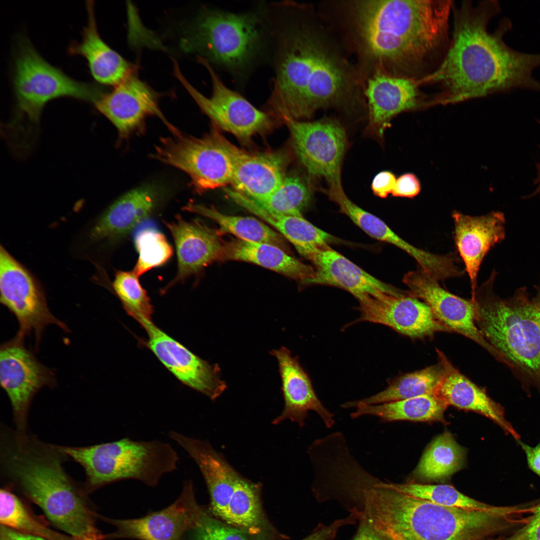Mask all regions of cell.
Returning <instances> with one entry per match:
<instances>
[{
    "instance_id": "obj_47",
    "label": "cell",
    "mask_w": 540,
    "mask_h": 540,
    "mask_svg": "<svg viewBox=\"0 0 540 540\" xmlns=\"http://www.w3.org/2000/svg\"><path fill=\"white\" fill-rule=\"evenodd\" d=\"M396 180L394 174L391 172H380L372 180V190L375 196L380 198H386L388 194L392 193Z\"/></svg>"
},
{
    "instance_id": "obj_25",
    "label": "cell",
    "mask_w": 540,
    "mask_h": 540,
    "mask_svg": "<svg viewBox=\"0 0 540 540\" xmlns=\"http://www.w3.org/2000/svg\"><path fill=\"white\" fill-rule=\"evenodd\" d=\"M169 436L194 460L205 481L212 513L226 522L228 506L239 474L208 440L170 431Z\"/></svg>"
},
{
    "instance_id": "obj_34",
    "label": "cell",
    "mask_w": 540,
    "mask_h": 540,
    "mask_svg": "<svg viewBox=\"0 0 540 540\" xmlns=\"http://www.w3.org/2000/svg\"><path fill=\"white\" fill-rule=\"evenodd\" d=\"M260 489V484L239 473L228 510V523L255 536L262 535L268 528L261 505Z\"/></svg>"
},
{
    "instance_id": "obj_39",
    "label": "cell",
    "mask_w": 540,
    "mask_h": 540,
    "mask_svg": "<svg viewBox=\"0 0 540 540\" xmlns=\"http://www.w3.org/2000/svg\"><path fill=\"white\" fill-rule=\"evenodd\" d=\"M312 194L308 183L300 176L293 174L286 176L279 188L265 200H254L274 214L302 216V212L310 202Z\"/></svg>"
},
{
    "instance_id": "obj_28",
    "label": "cell",
    "mask_w": 540,
    "mask_h": 540,
    "mask_svg": "<svg viewBox=\"0 0 540 540\" xmlns=\"http://www.w3.org/2000/svg\"><path fill=\"white\" fill-rule=\"evenodd\" d=\"M307 258L314 266V274L307 284L337 286L350 292L357 299L380 292H404L375 278L328 245L316 250Z\"/></svg>"
},
{
    "instance_id": "obj_52",
    "label": "cell",
    "mask_w": 540,
    "mask_h": 540,
    "mask_svg": "<svg viewBox=\"0 0 540 540\" xmlns=\"http://www.w3.org/2000/svg\"><path fill=\"white\" fill-rule=\"evenodd\" d=\"M532 301L536 307L540 310V290L538 292L536 296Z\"/></svg>"
},
{
    "instance_id": "obj_23",
    "label": "cell",
    "mask_w": 540,
    "mask_h": 540,
    "mask_svg": "<svg viewBox=\"0 0 540 540\" xmlns=\"http://www.w3.org/2000/svg\"><path fill=\"white\" fill-rule=\"evenodd\" d=\"M454 238L471 286L472 296L477 290L478 270L490 248L504 237V214L494 212L482 216L452 213Z\"/></svg>"
},
{
    "instance_id": "obj_11",
    "label": "cell",
    "mask_w": 540,
    "mask_h": 540,
    "mask_svg": "<svg viewBox=\"0 0 540 540\" xmlns=\"http://www.w3.org/2000/svg\"><path fill=\"white\" fill-rule=\"evenodd\" d=\"M0 300L16 318L19 330L16 334L24 338L33 333L37 344L45 328L54 324L65 332L68 328L52 314L44 289L36 276L0 246Z\"/></svg>"
},
{
    "instance_id": "obj_10",
    "label": "cell",
    "mask_w": 540,
    "mask_h": 540,
    "mask_svg": "<svg viewBox=\"0 0 540 540\" xmlns=\"http://www.w3.org/2000/svg\"><path fill=\"white\" fill-rule=\"evenodd\" d=\"M164 138L152 157L186 174L198 192L231 183L234 162L231 143L214 131L200 138L182 134Z\"/></svg>"
},
{
    "instance_id": "obj_1",
    "label": "cell",
    "mask_w": 540,
    "mask_h": 540,
    "mask_svg": "<svg viewBox=\"0 0 540 540\" xmlns=\"http://www.w3.org/2000/svg\"><path fill=\"white\" fill-rule=\"evenodd\" d=\"M452 38L446 54L430 74L418 82L432 83L440 88L436 100L441 104L455 103L514 88L540 92V82L532 76L540 66V54L516 50L504 42L512 28L504 18L494 32L490 20L500 11L497 0L473 4L464 1L453 5Z\"/></svg>"
},
{
    "instance_id": "obj_17",
    "label": "cell",
    "mask_w": 540,
    "mask_h": 540,
    "mask_svg": "<svg viewBox=\"0 0 540 540\" xmlns=\"http://www.w3.org/2000/svg\"><path fill=\"white\" fill-rule=\"evenodd\" d=\"M402 280L408 288L410 294L426 304L438 319L451 332L473 340L497 360L504 362L476 326L474 300L452 294L442 287L438 280L420 270L408 272Z\"/></svg>"
},
{
    "instance_id": "obj_24",
    "label": "cell",
    "mask_w": 540,
    "mask_h": 540,
    "mask_svg": "<svg viewBox=\"0 0 540 540\" xmlns=\"http://www.w3.org/2000/svg\"><path fill=\"white\" fill-rule=\"evenodd\" d=\"M157 200L156 191L148 186L126 192L89 225L84 232V244L92 247L128 233L149 216Z\"/></svg>"
},
{
    "instance_id": "obj_4",
    "label": "cell",
    "mask_w": 540,
    "mask_h": 540,
    "mask_svg": "<svg viewBox=\"0 0 540 540\" xmlns=\"http://www.w3.org/2000/svg\"><path fill=\"white\" fill-rule=\"evenodd\" d=\"M270 104L298 120L334 102L346 82L344 58L311 24L290 26L282 38Z\"/></svg>"
},
{
    "instance_id": "obj_9",
    "label": "cell",
    "mask_w": 540,
    "mask_h": 540,
    "mask_svg": "<svg viewBox=\"0 0 540 540\" xmlns=\"http://www.w3.org/2000/svg\"><path fill=\"white\" fill-rule=\"evenodd\" d=\"M260 22L252 14L216 10L203 12L181 40L186 52L230 68L244 66L258 52Z\"/></svg>"
},
{
    "instance_id": "obj_16",
    "label": "cell",
    "mask_w": 540,
    "mask_h": 540,
    "mask_svg": "<svg viewBox=\"0 0 540 540\" xmlns=\"http://www.w3.org/2000/svg\"><path fill=\"white\" fill-rule=\"evenodd\" d=\"M203 510L196 500L192 480H186L176 500L161 510L134 519L100 518L116 528L114 532L105 534V540H182L186 532L194 528Z\"/></svg>"
},
{
    "instance_id": "obj_29",
    "label": "cell",
    "mask_w": 540,
    "mask_h": 540,
    "mask_svg": "<svg viewBox=\"0 0 540 540\" xmlns=\"http://www.w3.org/2000/svg\"><path fill=\"white\" fill-rule=\"evenodd\" d=\"M86 10L88 22L82 32V40L80 42H72L68 52L86 60L92 76L98 82L114 86L134 74L136 68L102 38L93 1L87 2Z\"/></svg>"
},
{
    "instance_id": "obj_36",
    "label": "cell",
    "mask_w": 540,
    "mask_h": 540,
    "mask_svg": "<svg viewBox=\"0 0 540 540\" xmlns=\"http://www.w3.org/2000/svg\"><path fill=\"white\" fill-rule=\"evenodd\" d=\"M444 373L442 365L438 361L437 364L397 376L383 390L356 401L366 404H377L425 394H436Z\"/></svg>"
},
{
    "instance_id": "obj_27",
    "label": "cell",
    "mask_w": 540,
    "mask_h": 540,
    "mask_svg": "<svg viewBox=\"0 0 540 540\" xmlns=\"http://www.w3.org/2000/svg\"><path fill=\"white\" fill-rule=\"evenodd\" d=\"M444 376L436 394L448 406L472 411L489 418L516 441L520 436L506 419L504 408L492 400L484 388L461 373L440 350L436 349Z\"/></svg>"
},
{
    "instance_id": "obj_8",
    "label": "cell",
    "mask_w": 540,
    "mask_h": 540,
    "mask_svg": "<svg viewBox=\"0 0 540 540\" xmlns=\"http://www.w3.org/2000/svg\"><path fill=\"white\" fill-rule=\"evenodd\" d=\"M14 64V126L20 120L36 124L44 106L54 98L70 97L94 102L102 92L96 84L76 80L50 64L24 37L18 40Z\"/></svg>"
},
{
    "instance_id": "obj_7",
    "label": "cell",
    "mask_w": 540,
    "mask_h": 540,
    "mask_svg": "<svg viewBox=\"0 0 540 540\" xmlns=\"http://www.w3.org/2000/svg\"><path fill=\"white\" fill-rule=\"evenodd\" d=\"M70 459L83 468L89 494L110 484L136 480L156 486L164 474L177 468L178 454L168 443L136 441L128 438L83 446H60Z\"/></svg>"
},
{
    "instance_id": "obj_40",
    "label": "cell",
    "mask_w": 540,
    "mask_h": 540,
    "mask_svg": "<svg viewBox=\"0 0 540 540\" xmlns=\"http://www.w3.org/2000/svg\"><path fill=\"white\" fill-rule=\"evenodd\" d=\"M134 241L138 258L132 272L138 276L165 264L172 254V248L165 236L151 225L138 228Z\"/></svg>"
},
{
    "instance_id": "obj_3",
    "label": "cell",
    "mask_w": 540,
    "mask_h": 540,
    "mask_svg": "<svg viewBox=\"0 0 540 540\" xmlns=\"http://www.w3.org/2000/svg\"><path fill=\"white\" fill-rule=\"evenodd\" d=\"M364 518L391 540H486L507 528L516 506L470 510L440 506L398 491L380 478L364 490Z\"/></svg>"
},
{
    "instance_id": "obj_2",
    "label": "cell",
    "mask_w": 540,
    "mask_h": 540,
    "mask_svg": "<svg viewBox=\"0 0 540 540\" xmlns=\"http://www.w3.org/2000/svg\"><path fill=\"white\" fill-rule=\"evenodd\" d=\"M345 6L351 37L366 64L376 67L375 71L416 82L432 72L443 32L430 2L356 0Z\"/></svg>"
},
{
    "instance_id": "obj_14",
    "label": "cell",
    "mask_w": 540,
    "mask_h": 540,
    "mask_svg": "<svg viewBox=\"0 0 540 540\" xmlns=\"http://www.w3.org/2000/svg\"><path fill=\"white\" fill-rule=\"evenodd\" d=\"M0 380L10 401L16 428L28 430L29 410L34 398L45 386L53 387V372L26 348L16 335L0 346Z\"/></svg>"
},
{
    "instance_id": "obj_46",
    "label": "cell",
    "mask_w": 540,
    "mask_h": 540,
    "mask_svg": "<svg viewBox=\"0 0 540 540\" xmlns=\"http://www.w3.org/2000/svg\"><path fill=\"white\" fill-rule=\"evenodd\" d=\"M420 190V184L416 176L412 174L407 173L396 179L392 194L396 197L412 198Z\"/></svg>"
},
{
    "instance_id": "obj_19",
    "label": "cell",
    "mask_w": 540,
    "mask_h": 540,
    "mask_svg": "<svg viewBox=\"0 0 540 540\" xmlns=\"http://www.w3.org/2000/svg\"><path fill=\"white\" fill-rule=\"evenodd\" d=\"M94 103L123 138L140 128L146 118L150 116L160 118L172 133L178 130L160 110L156 93L134 74L114 86L112 91L102 92Z\"/></svg>"
},
{
    "instance_id": "obj_5",
    "label": "cell",
    "mask_w": 540,
    "mask_h": 540,
    "mask_svg": "<svg viewBox=\"0 0 540 540\" xmlns=\"http://www.w3.org/2000/svg\"><path fill=\"white\" fill-rule=\"evenodd\" d=\"M67 456L56 446L40 445L20 454L8 482L38 505L57 528L76 540H105L96 526L99 516L84 486L65 470Z\"/></svg>"
},
{
    "instance_id": "obj_31",
    "label": "cell",
    "mask_w": 540,
    "mask_h": 540,
    "mask_svg": "<svg viewBox=\"0 0 540 540\" xmlns=\"http://www.w3.org/2000/svg\"><path fill=\"white\" fill-rule=\"evenodd\" d=\"M230 198L276 229L306 258L317 250L336 241L332 236L317 228L302 216L271 213L252 198L236 192H232Z\"/></svg>"
},
{
    "instance_id": "obj_45",
    "label": "cell",
    "mask_w": 540,
    "mask_h": 540,
    "mask_svg": "<svg viewBox=\"0 0 540 540\" xmlns=\"http://www.w3.org/2000/svg\"><path fill=\"white\" fill-rule=\"evenodd\" d=\"M532 508L524 526L504 540H540V502Z\"/></svg>"
},
{
    "instance_id": "obj_48",
    "label": "cell",
    "mask_w": 540,
    "mask_h": 540,
    "mask_svg": "<svg viewBox=\"0 0 540 540\" xmlns=\"http://www.w3.org/2000/svg\"><path fill=\"white\" fill-rule=\"evenodd\" d=\"M516 442L526 455L528 468L540 478V440L535 446H531L520 440Z\"/></svg>"
},
{
    "instance_id": "obj_32",
    "label": "cell",
    "mask_w": 540,
    "mask_h": 540,
    "mask_svg": "<svg viewBox=\"0 0 540 540\" xmlns=\"http://www.w3.org/2000/svg\"><path fill=\"white\" fill-rule=\"evenodd\" d=\"M448 406L434 394L377 404H366L354 400L341 405L343 408H356L350 414L352 418L369 415L378 418L382 422L408 420L444 423L446 422L444 414Z\"/></svg>"
},
{
    "instance_id": "obj_37",
    "label": "cell",
    "mask_w": 540,
    "mask_h": 540,
    "mask_svg": "<svg viewBox=\"0 0 540 540\" xmlns=\"http://www.w3.org/2000/svg\"><path fill=\"white\" fill-rule=\"evenodd\" d=\"M0 522L1 525L47 540H76L49 528L6 486L0 490Z\"/></svg>"
},
{
    "instance_id": "obj_13",
    "label": "cell",
    "mask_w": 540,
    "mask_h": 540,
    "mask_svg": "<svg viewBox=\"0 0 540 540\" xmlns=\"http://www.w3.org/2000/svg\"><path fill=\"white\" fill-rule=\"evenodd\" d=\"M198 60L210 74L212 84L210 97L202 94L187 80L175 60L174 72L178 80L213 124L244 142L271 128L272 121L268 113L258 110L240 94L228 88L208 60L200 56H198Z\"/></svg>"
},
{
    "instance_id": "obj_44",
    "label": "cell",
    "mask_w": 540,
    "mask_h": 540,
    "mask_svg": "<svg viewBox=\"0 0 540 540\" xmlns=\"http://www.w3.org/2000/svg\"><path fill=\"white\" fill-rule=\"evenodd\" d=\"M358 518L354 514H350L346 518L335 520L328 525L319 524L312 532L300 540H334L339 530L347 525L354 524Z\"/></svg>"
},
{
    "instance_id": "obj_12",
    "label": "cell",
    "mask_w": 540,
    "mask_h": 540,
    "mask_svg": "<svg viewBox=\"0 0 540 540\" xmlns=\"http://www.w3.org/2000/svg\"><path fill=\"white\" fill-rule=\"evenodd\" d=\"M288 127L298 160L311 176L324 179L329 190L342 188L341 168L346 148L344 129L336 120L302 122L280 116Z\"/></svg>"
},
{
    "instance_id": "obj_50",
    "label": "cell",
    "mask_w": 540,
    "mask_h": 540,
    "mask_svg": "<svg viewBox=\"0 0 540 540\" xmlns=\"http://www.w3.org/2000/svg\"><path fill=\"white\" fill-rule=\"evenodd\" d=\"M0 540H47L44 538L22 532L0 524Z\"/></svg>"
},
{
    "instance_id": "obj_21",
    "label": "cell",
    "mask_w": 540,
    "mask_h": 540,
    "mask_svg": "<svg viewBox=\"0 0 540 540\" xmlns=\"http://www.w3.org/2000/svg\"><path fill=\"white\" fill-rule=\"evenodd\" d=\"M418 82L376 70L368 78L365 91L368 106V130L382 138L391 120L403 112L418 108L423 96Z\"/></svg>"
},
{
    "instance_id": "obj_41",
    "label": "cell",
    "mask_w": 540,
    "mask_h": 540,
    "mask_svg": "<svg viewBox=\"0 0 540 540\" xmlns=\"http://www.w3.org/2000/svg\"><path fill=\"white\" fill-rule=\"evenodd\" d=\"M330 199L339 206L340 212L348 216L360 228L371 237L394 246L400 238L382 220L366 212L354 203L342 188L322 190Z\"/></svg>"
},
{
    "instance_id": "obj_33",
    "label": "cell",
    "mask_w": 540,
    "mask_h": 540,
    "mask_svg": "<svg viewBox=\"0 0 540 540\" xmlns=\"http://www.w3.org/2000/svg\"><path fill=\"white\" fill-rule=\"evenodd\" d=\"M466 454L450 432H443L428 446L413 476L424 482L447 480L463 468Z\"/></svg>"
},
{
    "instance_id": "obj_43",
    "label": "cell",
    "mask_w": 540,
    "mask_h": 540,
    "mask_svg": "<svg viewBox=\"0 0 540 540\" xmlns=\"http://www.w3.org/2000/svg\"><path fill=\"white\" fill-rule=\"evenodd\" d=\"M191 531L190 540H250L238 528L222 524L204 510Z\"/></svg>"
},
{
    "instance_id": "obj_22",
    "label": "cell",
    "mask_w": 540,
    "mask_h": 540,
    "mask_svg": "<svg viewBox=\"0 0 540 540\" xmlns=\"http://www.w3.org/2000/svg\"><path fill=\"white\" fill-rule=\"evenodd\" d=\"M176 218V222H164L174 238L178 265L176 276L166 290L219 260L224 244L218 232L200 220L187 222L180 216Z\"/></svg>"
},
{
    "instance_id": "obj_42",
    "label": "cell",
    "mask_w": 540,
    "mask_h": 540,
    "mask_svg": "<svg viewBox=\"0 0 540 540\" xmlns=\"http://www.w3.org/2000/svg\"><path fill=\"white\" fill-rule=\"evenodd\" d=\"M138 278L132 271H118L112 283V288L130 316L138 322L151 320L153 308Z\"/></svg>"
},
{
    "instance_id": "obj_18",
    "label": "cell",
    "mask_w": 540,
    "mask_h": 540,
    "mask_svg": "<svg viewBox=\"0 0 540 540\" xmlns=\"http://www.w3.org/2000/svg\"><path fill=\"white\" fill-rule=\"evenodd\" d=\"M139 323L148 336V347L178 380L212 400L226 390L218 364H210L166 334L151 320Z\"/></svg>"
},
{
    "instance_id": "obj_38",
    "label": "cell",
    "mask_w": 540,
    "mask_h": 540,
    "mask_svg": "<svg viewBox=\"0 0 540 540\" xmlns=\"http://www.w3.org/2000/svg\"><path fill=\"white\" fill-rule=\"evenodd\" d=\"M392 488L408 496L448 507L470 510H486L496 506L472 498L448 484H428L406 482H386Z\"/></svg>"
},
{
    "instance_id": "obj_6",
    "label": "cell",
    "mask_w": 540,
    "mask_h": 540,
    "mask_svg": "<svg viewBox=\"0 0 540 540\" xmlns=\"http://www.w3.org/2000/svg\"><path fill=\"white\" fill-rule=\"evenodd\" d=\"M476 290V326L504 363L540 386V310L524 293L501 300L488 290Z\"/></svg>"
},
{
    "instance_id": "obj_51",
    "label": "cell",
    "mask_w": 540,
    "mask_h": 540,
    "mask_svg": "<svg viewBox=\"0 0 540 540\" xmlns=\"http://www.w3.org/2000/svg\"><path fill=\"white\" fill-rule=\"evenodd\" d=\"M539 123L540 124V122H539ZM536 168V178L534 180L535 189L533 192L530 194V196H534L536 194H540V160L537 164Z\"/></svg>"
},
{
    "instance_id": "obj_30",
    "label": "cell",
    "mask_w": 540,
    "mask_h": 540,
    "mask_svg": "<svg viewBox=\"0 0 540 540\" xmlns=\"http://www.w3.org/2000/svg\"><path fill=\"white\" fill-rule=\"evenodd\" d=\"M219 260L250 262L300 282L304 284H307L314 274L313 267L289 255L277 246L237 238L224 242Z\"/></svg>"
},
{
    "instance_id": "obj_15",
    "label": "cell",
    "mask_w": 540,
    "mask_h": 540,
    "mask_svg": "<svg viewBox=\"0 0 540 540\" xmlns=\"http://www.w3.org/2000/svg\"><path fill=\"white\" fill-rule=\"evenodd\" d=\"M358 300L360 316L350 325L362 322L380 324L412 338L451 332L426 304L408 291L398 294H368Z\"/></svg>"
},
{
    "instance_id": "obj_35",
    "label": "cell",
    "mask_w": 540,
    "mask_h": 540,
    "mask_svg": "<svg viewBox=\"0 0 540 540\" xmlns=\"http://www.w3.org/2000/svg\"><path fill=\"white\" fill-rule=\"evenodd\" d=\"M183 208L212 220L218 225L221 232L232 234L247 242L273 244L288 252L286 238L254 218L228 215L212 206L193 202L188 203Z\"/></svg>"
},
{
    "instance_id": "obj_49",
    "label": "cell",
    "mask_w": 540,
    "mask_h": 540,
    "mask_svg": "<svg viewBox=\"0 0 540 540\" xmlns=\"http://www.w3.org/2000/svg\"><path fill=\"white\" fill-rule=\"evenodd\" d=\"M358 522V528L352 540H391L364 519L360 518Z\"/></svg>"
},
{
    "instance_id": "obj_26",
    "label": "cell",
    "mask_w": 540,
    "mask_h": 540,
    "mask_svg": "<svg viewBox=\"0 0 540 540\" xmlns=\"http://www.w3.org/2000/svg\"><path fill=\"white\" fill-rule=\"evenodd\" d=\"M234 170L230 184L235 191L260 202L272 194L286 176L288 164L281 152L252 154L231 144Z\"/></svg>"
},
{
    "instance_id": "obj_20",
    "label": "cell",
    "mask_w": 540,
    "mask_h": 540,
    "mask_svg": "<svg viewBox=\"0 0 540 540\" xmlns=\"http://www.w3.org/2000/svg\"><path fill=\"white\" fill-rule=\"evenodd\" d=\"M270 353L278 362L284 400L283 410L274 419L272 424H278L288 419L302 428L308 412L312 410L321 418L327 428H332L335 424L334 414L317 396L311 380L298 358L292 356L285 346L272 350Z\"/></svg>"
}]
</instances>
